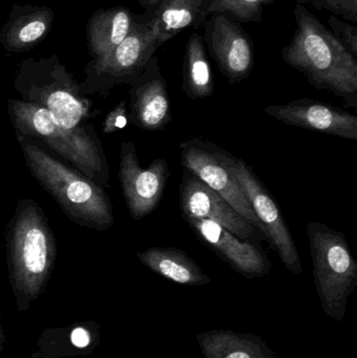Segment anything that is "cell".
I'll use <instances>...</instances> for the list:
<instances>
[{"instance_id": "obj_6", "label": "cell", "mask_w": 357, "mask_h": 358, "mask_svg": "<svg viewBox=\"0 0 357 358\" xmlns=\"http://www.w3.org/2000/svg\"><path fill=\"white\" fill-rule=\"evenodd\" d=\"M314 280L323 310L343 322L350 296L357 286V261L345 235L320 221L307 224Z\"/></svg>"}, {"instance_id": "obj_26", "label": "cell", "mask_w": 357, "mask_h": 358, "mask_svg": "<svg viewBox=\"0 0 357 358\" xmlns=\"http://www.w3.org/2000/svg\"><path fill=\"white\" fill-rule=\"evenodd\" d=\"M128 123H129V117H128L127 101L122 100L105 117L102 125L103 134H115L124 129Z\"/></svg>"}, {"instance_id": "obj_15", "label": "cell", "mask_w": 357, "mask_h": 358, "mask_svg": "<svg viewBox=\"0 0 357 358\" xmlns=\"http://www.w3.org/2000/svg\"><path fill=\"white\" fill-rule=\"evenodd\" d=\"M264 113L286 125L357 141L356 115L329 103L301 99L287 104L270 105Z\"/></svg>"}, {"instance_id": "obj_21", "label": "cell", "mask_w": 357, "mask_h": 358, "mask_svg": "<svg viewBox=\"0 0 357 358\" xmlns=\"http://www.w3.org/2000/svg\"><path fill=\"white\" fill-rule=\"evenodd\" d=\"M205 358H277L260 336L230 330H213L197 334Z\"/></svg>"}, {"instance_id": "obj_25", "label": "cell", "mask_w": 357, "mask_h": 358, "mask_svg": "<svg viewBox=\"0 0 357 358\" xmlns=\"http://www.w3.org/2000/svg\"><path fill=\"white\" fill-rule=\"evenodd\" d=\"M328 24L337 40L357 58V29L352 23L345 22L335 15L328 18Z\"/></svg>"}, {"instance_id": "obj_19", "label": "cell", "mask_w": 357, "mask_h": 358, "mask_svg": "<svg viewBox=\"0 0 357 358\" xmlns=\"http://www.w3.org/2000/svg\"><path fill=\"white\" fill-rule=\"evenodd\" d=\"M140 262L150 271L180 285L203 286L211 279L184 250L153 246L136 254Z\"/></svg>"}, {"instance_id": "obj_2", "label": "cell", "mask_w": 357, "mask_h": 358, "mask_svg": "<svg viewBox=\"0 0 357 358\" xmlns=\"http://www.w3.org/2000/svg\"><path fill=\"white\" fill-rule=\"evenodd\" d=\"M296 29L283 61L303 73L316 90H326L357 108V58L329 31L307 6L296 4Z\"/></svg>"}, {"instance_id": "obj_13", "label": "cell", "mask_w": 357, "mask_h": 358, "mask_svg": "<svg viewBox=\"0 0 357 358\" xmlns=\"http://www.w3.org/2000/svg\"><path fill=\"white\" fill-rule=\"evenodd\" d=\"M129 86L130 123L146 131L163 130L171 122L172 113L167 83L156 55Z\"/></svg>"}, {"instance_id": "obj_18", "label": "cell", "mask_w": 357, "mask_h": 358, "mask_svg": "<svg viewBox=\"0 0 357 358\" xmlns=\"http://www.w3.org/2000/svg\"><path fill=\"white\" fill-rule=\"evenodd\" d=\"M136 14L126 6L101 8L86 24L88 52L92 59L102 58L117 48L131 31Z\"/></svg>"}, {"instance_id": "obj_10", "label": "cell", "mask_w": 357, "mask_h": 358, "mask_svg": "<svg viewBox=\"0 0 357 358\" xmlns=\"http://www.w3.org/2000/svg\"><path fill=\"white\" fill-rule=\"evenodd\" d=\"M170 176L167 159H154L145 169L138 161L136 145L122 143L119 178L126 206L134 220H142L159 206Z\"/></svg>"}, {"instance_id": "obj_11", "label": "cell", "mask_w": 357, "mask_h": 358, "mask_svg": "<svg viewBox=\"0 0 357 358\" xmlns=\"http://www.w3.org/2000/svg\"><path fill=\"white\" fill-rule=\"evenodd\" d=\"M203 25L205 48L228 83L237 85L249 78L255 58L251 36L224 13H212Z\"/></svg>"}, {"instance_id": "obj_28", "label": "cell", "mask_w": 357, "mask_h": 358, "mask_svg": "<svg viewBox=\"0 0 357 358\" xmlns=\"http://www.w3.org/2000/svg\"><path fill=\"white\" fill-rule=\"evenodd\" d=\"M138 1L142 6V8H145V10H149L154 8L161 0H138Z\"/></svg>"}, {"instance_id": "obj_23", "label": "cell", "mask_w": 357, "mask_h": 358, "mask_svg": "<svg viewBox=\"0 0 357 358\" xmlns=\"http://www.w3.org/2000/svg\"><path fill=\"white\" fill-rule=\"evenodd\" d=\"M281 1L283 0H205V13L209 16L212 13H224L238 23H259L264 6Z\"/></svg>"}, {"instance_id": "obj_27", "label": "cell", "mask_w": 357, "mask_h": 358, "mask_svg": "<svg viewBox=\"0 0 357 358\" xmlns=\"http://www.w3.org/2000/svg\"><path fill=\"white\" fill-rule=\"evenodd\" d=\"M4 344H6V334H4L3 326H2L1 313H0V358L3 353Z\"/></svg>"}, {"instance_id": "obj_16", "label": "cell", "mask_w": 357, "mask_h": 358, "mask_svg": "<svg viewBox=\"0 0 357 358\" xmlns=\"http://www.w3.org/2000/svg\"><path fill=\"white\" fill-rule=\"evenodd\" d=\"M101 326L94 321L44 329L29 358L89 357L101 344Z\"/></svg>"}, {"instance_id": "obj_9", "label": "cell", "mask_w": 357, "mask_h": 358, "mask_svg": "<svg viewBox=\"0 0 357 358\" xmlns=\"http://www.w3.org/2000/svg\"><path fill=\"white\" fill-rule=\"evenodd\" d=\"M228 166L279 258L291 273L299 275L302 273L299 250L278 204L265 185L254 173L253 169L242 159H235L230 155Z\"/></svg>"}, {"instance_id": "obj_24", "label": "cell", "mask_w": 357, "mask_h": 358, "mask_svg": "<svg viewBox=\"0 0 357 358\" xmlns=\"http://www.w3.org/2000/svg\"><path fill=\"white\" fill-rule=\"evenodd\" d=\"M297 4L312 6L319 10H328L352 24L357 23V0H296Z\"/></svg>"}, {"instance_id": "obj_3", "label": "cell", "mask_w": 357, "mask_h": 358, "mask_svg": "<svg viewBox=\"0 0 357 358\" xmlns=\"http://www.w3.org/2000/svg\"><path fill=\"white\" fill-rule=\"evenodd\" d=\"M33 178L69 220L104 231L115 224L112 203L104 187L42 150L29 138H17Z\"/></svg>"}, {"instance_id": "obj_20", "label": "cell", "mask_w": 357, "mask_h": 358, "mask_svg": "<svg viewBox=\"0 0 357 358\" xmlns=\"http://www.w3.org/2000/svg\"><path fill=\"white\" fill-rule=\"evenodd\" d=\"M145 14L163 43L188 27L199 29L209 18L205 0H161Z\"/></svg>"}, {"instance_id": "obj_8", "label": "cell", "mask_w": 357, "mask_h": 358, "mask_svg": "<svg viewBox=\"0 0 357 358\" xmlns=\"http://www.w3.org/2000/svg\"><path fill=\"white\" fill-rule=\"evenodd\" d=\"M184 169L221 196L241 216L265 235L263 227L254 213L245 192L228 166L230 153L210 141L193 138L180 146Z\"/></svg>"}, {"instance_id": "obj_1", "label": "cell", "mask_w": 357, "mask_h": 358, "mask_svg": "<svg viewBox=\"0 0 357 358\" xmlns=\"http://www.w3.org/2000/svg\"><path fill=\"white\" fill-rule=\"evenodd\" d=\"M6 250L10 289L23 313L45 292L57 258L54 231L35 200L22 197L17 202L6 227Z\"/></svg>"}, {"instance_id": "obj_4", "label": "cell", "mask_w": 357, "mask_h": 358, "mask_svg": "<svg viewBox=\"0 0 357 358\" xmlns=\"http://www.w3.org/2000/svg\"><path fill=\"white\" fill-rule=\"evenodd\" d=\"M8 111L17 138L42 141L78 171L101 187H109L110 169L102 142L92 124L66 127L45 109L20 99H10Z\"/></svg>"}, {"instance_id": "obj_14", "label": "cell", "mask_w": 357, "mask_h": 358, "mask_svg": "<svg viewBox=\"0 0 357 358\" xmlns=\"http://www.w3.org/2000/svg\"><path fill=\"white\" fill-rule=\"evenodd\" d=\"M184 219L201 241L247 279L263 278L272 271L270 259L255 244L239 239L234 234L212 221Z\"/></svg>"}, {"instance_id": "obj_22", "label": "cell", "mask_w": 357, "mask_h": 358, "mask_svg": "<svg viewBox=\"0 0 357 358\" xmlns=\"http://www.w3.org/2000/svg\"><path fill=\"white\" fill-rule=\"evenodd\" d=\"M182 88L191 100H203L215 92L213 73L203 37L193 33L187 41L182 66Z\"/></svg>"}, {"instance_id": "obj_17", "label": "cell", "mask_w": 357, "mask_h": 358, "mask_svg": "<svg viewBox=\"0 0 357 358\" xmlns=\"http://www.w3.org/2000/svg\"><path fill=\"white\" fill-rule=\"evenodd\" d=\"M54 20V10L48 6L14 4L0 29V44L8 52H29L48 37Z\"/></svg>"}, {"instance_id": "obj_5", "label": "cell", "mask_w": 357, "mask_h": 358, "mask_svg": "<svg viewBox=\"0 0 357 358\" xmlns=\"http://www.w3.org/2000/svg\"><path fill=\"white\" fill-rule=\"evenodd\" d=\"M14 87L21 101L45 109L68 128L87 125L86 121L100 115L57 55L21 61L15 73Z\"/></svg>"}, {"instance_id": "obj_7", "label": "cell", "mask_w": 357, "mask_h": 358, "mask_svg": "<svg viewBox=\"0 0 357 358\" xmlns=\"http://www.w3.org/2000/svg\"><path fill=\"white\" fill-rule=\"evenodd\" d=\"M163 44L147 15H136L131 31L117 48L102 58L90 59L80 83L82 94L104 99L117 86L129 85Z\"/></svg>"}, {"instance_id": "obj_12", "label": "cell", "mask_w": 357, "mask_h": 358, "mask_svg": "<svg viewBox=\"0 0 357 358\" xmlns=\"http://www.w3.org/2000/svg\"><path fill=\"white\" fill-rule=\"evenodd\" d=\"M182 179L180 208L184 218L212 221L243 241L253 236L257 229L201 179L187 170Z\"/></svg>"}]
</instances>
